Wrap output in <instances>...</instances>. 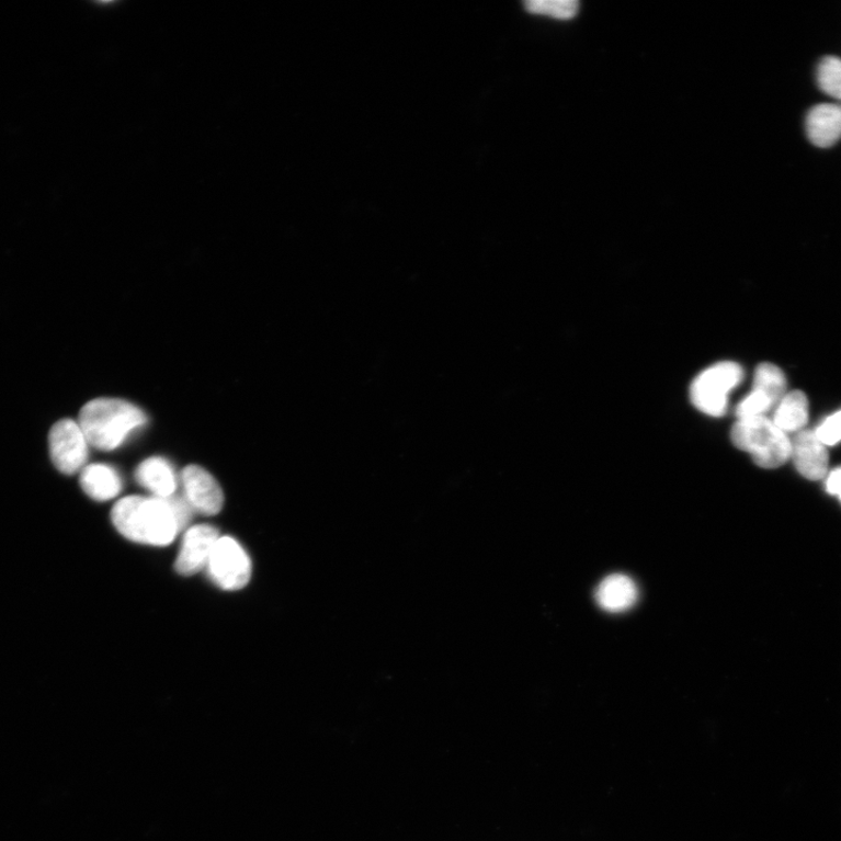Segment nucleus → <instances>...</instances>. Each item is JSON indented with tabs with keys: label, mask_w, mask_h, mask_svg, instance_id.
Masks as SVG:
<instances>
[{
	"label": "nucleus",
	"mask_w": 841,
	"mask_h": 841,
	"mask_svg": "<svg viewBox=\"0 0 841 841\" xmlns=\"http://www.w3.org/2000/svg\"><path fill=\"white\" fill-rule=\"evenodd\" d=\"M112 519L124 538L150 546H168L182 531L169 497H125L114 507Z\"/></svg>",
	"instance_id": "nucleus-1"
},
{
	"label": "nucleus",
	"mask_w": 841,
	"mask_h": 841,
	"mask_svg": "<svg viewBox=\"0 0 841 841\" xmlns=\"http://www.w3.org/2000/svg\"><path fill=\"white\" fill-rule=\"evenodd\" d=\"M89 445L103 452L115 451L136 429L148 422L137 406L121 399L101 398L89 401L79 421Z\"/></svg>",
	"instance_id": "nucleus-2"
},
{
	"label": "nucleus",
	"mask_w": 841,
	"mask_h": 841,
	"mask_svg": "<svg viewBox=\"0 0 841 841\" xmlns=\"http://www.w3.org/2000/svg\"><path fill=\"white\" fill-rule=\"evenodd\" d=\"M731 442L753 457L763 469H775L792 458V441L765 417L739 419L732 425Z\"/></svg>",
	"instance_id": "nucleus-3"
},
{
	"label": "nucleus",
	"mask_w": 841,
	"mask_h": 841,
	"mask_svg": "<svg viewBox=\"0 0 841 841\" xmlns=\"http://www.w3.org/2000/svg\"><path fill=\"white\" fill-rule=\"evenodd\" d=\"M743 379L742 367L732 362L715 364L703 371L691 385V401L702 413L721 418L726 414L729 393Z\"/></svg>",
	"instance_id": "nucleus-4"
},
{
	"label": "nucleus",
	"mask_w": 841,
	"mask_h": 841,
	"mask_svg": "<svg viewBox=\"0 0 841 841\" xmlns=\"http://www.w3.org/2000/svg\"><path fill=\"white\" fill-rule=\"evenodd\" d=\"M49 455L64 475H76L87 467L89 443L78 421L64 419L52 427L48 435Z\"/></svg>",
	"instance_id": "nucleus-5"
},
{
	"label": "nucleus",
	"mask_w": 841,
	"mask_h": 841,
	"mask_svg": "<svg viewBox=\"0 0 841 841\" xmlns=\"http://www.w3.org/2000/svg\"><path fill=\"white\" fill-rule=\"evenodd\" d=\"M206 568L212 581L224 590L242 589L252 577V561L243 547L230 536H220Z\"/></svg>",
	"instance_id": "nucleus-6"
},
{
	"label": "nucleus",
	"mask_w": 841,
	"mask_h": 841,
	"mask_svg": "<svg viewBox=\"0 0 841 841\" xmlns=\"http://www.w3.org/2000/svg\"><path fill=\"white\" fill-rule=\"evenodd\" d=\"M183 497L193 512L218 514L224 507V492L219 482L198 465H189L181 476Z\"/></svg>",
	"instance_id": "nucleus-7"
},
{
	"label": "nucleus",
	"mask_w": 841,
	"mask_h": 841,
	"mask_svg": "<svg viewBox=\"0 0 841 841\" xmlns=\"http://www.w3.org/2000/svg\"><path fill=\"white\" fill-rule=\"evenodd\" d=\"M219 539V532L213 526L196 525L189 529L174 565L178 575L192 577L206 568Z\"/></svg>",
	"instance_id": "nucleus-8"
},
{
	"label": "nucleus",
	"mask_w": 841,
	"mask_h": 841,
	"mask_svg": "<svg viewBox=\"0 0 841 841\" xmlns=\"http://www.w3.org/2000/svg\"><path fill=\"white\" fill-rule=\"evenodd\" d=\"M792 458L798 473L810 480H819L828 475L829 454L815 432H802L792 442Z\"/></svg>",
	"instance_id": "nucleus-9"
},
{
	"label": "nucleus",
	"mask_w": 841,
	"mask_h": 841,
	"mask_svg": "<svg viewBox=\"0 0 841 841\" xmlns=\"http://www.w3.org/2000/svg\"><path fill=\"white\" fill-rule=\"evenodd\" d=\"M639 599L636 582L628 576L613 575L599 584L595 600L601 610L610 614H623L633 610Z\"/></svg>",
	"instance_id": "nucleus-10"
},
{
	"label": "nucleus",
	"mask_w": 841,
	"mask_h": 841,
	"mask_svg": "<svg viewBox=\"0 0 841 841\" xmlns=\"http://www.w3.org/2000/svg\"><path fill=\"white\" fill-rule=\"evenodd\" d=\"M809 139L818 148H830L841 137V109L834 104H819L807 117Z\"/></svg>",
	"instance_id": "nucleus-11"
},
{
	"label": "nucleus",
	"mask_w": 841,
	"mask_h": 841,
	"mask_svg": "<svg viewBox=\"0 0 841 841\" xmlns=\"http://www.w3.org/2000/svg\"><path fill=\"white\" fill-rule=\"evenodd\" d=\"M80 485L84 493L96 502H109L117 497L123 488L118 473L102 463L87 465L80 473Z\"/></svg>",
	"instance_id": "nucleus-12"
},
{
	"label": "nucleus",
	"mask_w": 841,
	"mask_h": 841,
	"mask_svg": "<svg viewBox=\"0 0 841 841\" xmlns=\"http://www.w3.org/2000/svg\"><path fill=\"white\" fill-rule=\"evenodd\" d=\"M136 480L140 487L158 498L173 496L178 487L172 465L162 457H151L141 462L136 470Z\"/></svg>",
	"instance_id": "nucleus-13"
},
{
	"label": "nucleus",
	"mask_w": 841,
	"mask_h": 841,
	"mask_svg": "<svg viewBox=\"0 0 841 841\" xmlns=\"http://www.w3.org/2000/svg\"><path fill=\"white\" fill-rule=\"evenodd\" d=\"M809 419V402L805 394L795 390L779 402L773 422L782 432L793 433L799 431Z\"/></svg>",
	"instance_id": "nucleus-14"
},
{
	"label": "nucleus",
	"mask_w": 841,
	"mask_h": 841,
	"mask_svg": "<svg viewBox=\"0 0 841 841\" xmlns=\"http://www.w3.org/2000/svg\"><path fill=\"white\" fill-rule=\"evenodd\" d=\"M753 389L771 400L774 406L785 397L786 380L781 368L773 364H761L754 374Z\"/></svg>",
	"instance_id": "nucleus-15"
},
{
	"label": "nucleus",
	"mask_w": 841,
	"mask_h": 841,
	"mask_svg": "<svg viewBox=\"0 0 841 841\" xmlns=\"http://www.w3.org/2000/svg\"><path fill=\"white\" fill-rule=\"evenodd\" d=\"M524 8L533 14H543L560 21H569L577 16L580 3L577 0H531Z\"/></svg>",
	"instance_id": "nucleus-16"
},
{
	"label": "nucleus",
	"mask_w": 841,
	"mask_h": 841,
	"mask_svg": "<svg viewBox=\"0 0 841 841\" xmlns=\"http://www.w3.org/2000/svg\"><path fill=\"white\" fill-rule=\"evenodd\" d=\"M818 84L822 92L841 100V60L836 57L822 59L817 71Z\"/></svg>",
	"instance_id": "nucleus-17"
},
{
	"label": "nucleus",
	"mask_w": 841,
	"mask_h": 841,
	"mask_svg": "<svg viewBox=\"0 0 841 841\" xmlns=\"http://www.w3.org/2000/svg\"><path fill=\"white\" fill-rule=\"evenodd\" d=\"M825 445H834L841 441V410L829 418L815 432Z\"/></svg>",
	"instance_id": "nucleus-18"
},
{
	"label": "nucleus",
	"mask_w": 841,
	"mask_h": 841,
	"mask_svg": "<svg viewBox=\"0 0 841 841\" xmlns=\"http://www.w3.org/2000/svg\"><path fill=\"white\" fill-rule=\"evenodd\" d=\"M827 489L829 493L837 496L841 502V468L836 469L829 475Z\"/></svg>",
	"instance_id": "nucleus-19"
}]
</instances>
